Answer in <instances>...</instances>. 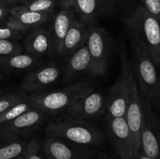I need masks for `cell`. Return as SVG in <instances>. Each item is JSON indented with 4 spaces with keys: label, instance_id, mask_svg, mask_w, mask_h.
<instances>
[{
    "label": "cell",
    "instance_id": "obj_1",
    "mask_svg": "<svg viewBox=\"0 0 160 159\" xmlns=\"http://www.w3.org/2000/svg\"><path fill=\"white\" fill-rule=\"evenodd\" d=\"M134 54L133 71L141 94L150 101L152 107L160 111V80L156 63L145 44L138 36L127 27Z\"/></svg>",
    "mask_w": 160,
    "mask_h": 159
},
{
    "label": "cell",
    "instance_id": "obj_2",
    "mask_svg": "<svg viewBox=\"0 0 160 159\" xmlns=\"http://www.w3.org/2000/svg\"><path fill=\"white\" fill-rule=\"evenodd\" d=\"M47 136L97 149L104 145L105 136L93 123L64 115L48 122L45 127Z\"/></svg>",
    "mask_w": 160,
    "mask_h": 159
},
{
    "label": "cell",
    "instance_id": "obj_3",
    "mask_svg": "<svg viewBox=\"0 0 160 159\" xmlns=\"http://www.w3.org/2000/svg\"><path fill=\"white\" fill-rule=\"evenodd\" d=\"M93 84L88 81L73 83L52 91H38L28 95L27 101L33 108L54 115L66 109L83 97L94 91Z\"/></svg>",
    "mask_w": 160,
    "mask_h": 159
},
{
    "label": "cell",
    "instance_id": "obj_4",
    "mask_svg": "<svg viewBox=\"0 0 160 159\" xmlns=\"http://www.w3.org/2000/svg\"><path fill=\"white\" fill-rule=\"evenodd\" d=\"M120 56L121 68L126 73L129 81L130 94L125 118L132 133L134 154L136 156L141 150V131L143 123V104L142 94L139 90L132 65L128 60L124 48L120 49Z\"/></svg>",
    "mask_w": 160,
    "mask_h": 159
},
{
    "label": "cell",
    "instance_id": "obj_5",
    "mask_svg": "<svg viewBox=\"0 0 160 159\" xmlns=\"http://www.w3.org/2000/svg\"><path fill=\"white\" fill-rule=\"evenodd\" d=\"M127 27L132 30L149 51L156 65L160 66V22L142 5L127 21Z\"/></svg>",
    "mask_w": 160,
    "mask_h": 159
},
{
    "label": "cell",
    "instance_id": "obj_6",
    "mask_svg": "<svg viewBox=\"0 0 160 159\" xmlns=\"http://www.w3.org/2000/svg\"><path fill=\"white\" fill-rule=\"evenodd\" d=\"M143 123L141 131V150L153 159H160V122L152 105L142 95Z\"/></svg>",
    "mask_w": 160,
    "mask_h": 159
},
{
    "label": "cell",
    "instance_id": "obj_7",
    "mask_svg": "<svg viewBox=\"0 0 160 159\" xmlns=\"http://www.w3.org/2000/svg\"><path fill=\"white\" fill-rule=\"evenodd\" d=\"M48 159H95L98 152L95 148L77 144L59 137L45 136L42 142Z\"/></svg>",
    "mask_w": 160,
    "mask_h": 159
},
{
    "label": "cell",
    "instance_id": "obj_8",
    "mask_svg": "<svg viewBox=\"0 0 160 159\" xmlns=\"http://www.w3.org/2000/svg\"><path fill=\"white\" fill-rule=\"evenodd\" d=\"M106 126L109 143L120 159H134L135 154L133 136L125 117L106 116Z\"/></svg>",
    "mask_w": 160,
    "mask_h": 159
},
{
    "label": "cell",
    "instance_id": "obj_9",
    "mask_svg": "<svg viewBox=\"0 0 160 159\" xmlns=\"http://www.w3.org/2000/svg\"><path fill=\"white\" fill-rule=\"evenodd\" d=\"M86 45L92 60L95 76H102L109 63L111 41L107 31L97 25L88 26Z\"/></svg>",
    "mask_w": 160,
    "mask_h": 159
},
{
    "label": "cell",
    "instance_id": "obj_10",
    "mask_svg": "<svg viewBox=\"0 0 160 159\" xmlns=\"http://www.w3.org/2000/svg\"><path fill=\"white\" fill-rule=\"evenodd\" d=\"M130 94L128 76L121 68V73L116 82L108 90L105 97L106 116L111 118L125 117Z\"/></svg>",
    "mask_w": 160,
    "mask_h": 159
},
{
    "label": "cell",
    "instance_id": "obj_11",
    "mask_svg": "<svg viewBox=\"0 0 160 159\" xmlns=\"http://www.w3.org/2000/svg\"><path fill=\"white\" fill-rule=\"evenodd\" d=\"M53 115L35 108H31L10 122L2 124L4 132L17 137H27L37 131Z\"/></svg>",
    "mask_w": 160,
    "mask_h": 159
},
{
    "label": "cell",
    "instance_id": "obj_12",
    "mask_svg": "<svg viewBox=\"0 0 160 159\" xmlns=\"http://www.w3.org/2000/svg\"><path fill=\"white\" fill-rule=\"evenodd\" d=\"M61 73L62 70L60 67L55 62L42 64L38 68L30 71L23 78L20 84V89L23 93L40 91L56 82Z\"/></svg>",
    "mask_w": 160,
    "mask_h": 159
},
{
    "label": "cell",
    "instance_id": "obj_13",
    "mask_svg": "<svg viewBox=\"0 0 160 159\" xmlns=\"http://www.w3.org/2000/svg\"><path fill=\"white\" fill-rule=\"evenodd\" d=\"M106 112L105 97L101 92H92L65 110L66 115L80 120L89 121Z\"/></svg>",
    "mask_w": 160,
    "mask_h": 159
},
{
    "label": "cell",
    "instance_id": "obj_14",
    "mask_svg": "<svg viewBox=\"0 0 160 159\" xmlns=\"http://www.w3.org/2000/svg\"><path fill=\"white\" fill-rule=\"evenodd\" d=\"M62 77L65 82L71 83L75 80L87 75L95 76L92 58L87 45L66 57L62 69Z\"/></svg>",
    "mask_w": 160,
    "mask_h": 159
},
{
    "label": "cell",
    "instance_id": "obj_15",
    "mask_svg": "<svg viewBox=\"0 0 160 159\" xmlns=\"http://www.w3.org/2000/svg\"><path fill=\"white\" fill-rule=\"evenodd\" d=\"M115 8L116 0H75L73 6L80 20L88 26L110 16Z\"/></svg>",
    "mask_w": 160,
    "mask_h": 159
},
{
    "label": "cell",
    "instance_id": "obj_16",
    "mask_svg": "<svg viewBox=\"0 0 160 159\" xmlns=\"http://www.w3.org/2000/svg\"><path fill=\"white\" fill-rule=\"evenodd\" d=\"M24 50L41 58L55 55L49 27L40 26L29 31L24 41Z\"/></svg>",
    "mask_w": 160,
    "mask_h": 159
},
{
    "label": "cell",
    "instance_id": "obj_17",
    "mask_svg": "<svg viewBox=\"0 0 160 159\" xmlns=\"http://www.w3.org/2000/svg\"><path fill=\"white\" fill-rule=\"evenodd\" d=\"M75 12L73 7L61 8L51 20L48 27L52 38L55 55L59 54L62 41L75 20Z\"/></svg>",
    "mask_w": 160,
    "mask_h": 159
},
{
    "label": "cell",
    "instance_id": "obj_18",
    "mask_svg": "<svg viewBox=\"0 0 160 159\" xmlns=\"http://www.w3.org/2000/svg\"><path fill=\"white\" fill-rule=\"evenodd\" d=\"M88 36V25L75 19L66 35L58 55L67 57L85 45Z\"/></svg>",
    "mask_w": 160,
    "mask_h": 159
},
{
    "label": "cell",
    "instance_id": "obj_19",
    "mask_svg": "<svg viewBox=\"0 0 160 159\" xmlns=\"http://www.w3.org/2000/svg\"><path fill=\"white\" fill-rule=\"evenodd\" d=\"M54 15V11L22 12L9 17L6 24L14 29L29 32L31 30L42 26L47 22L51 21Z\"/></svg>",
    "mask_w": 160,
    "mask_h": 159
},
{
    "label": "cell",
    "instance_id": "obj_20",
    "mask_svg": "<svg viewBox=\"0 0 160 159\" xmlns=\"http://www.w3.org/2000/svg\"><path fill=\"white\" fill-rule=\"evenodd\" d=\"M43 63V58L36 56L27 51L9 57L0 58V65L11 71H31Z\"/></svg>",
    "mask_w": 160,
    "mask_h": 159
},
{
    "label": "cell",
    "instance_id": "obj_21",
    "mask_svg": "<svg viewBox=\"0 0 160 159\" xmlns=\"http://www.w3.org/2000/svg\"><path fill=\"white\" fill-rule=\"evenodd\" d=\"M4 132L6 140L0 144V159H17L22 156L29 141L21 139L20 137Z\"/></svg>",
    "mask_w": 160,
    "mask_h": 159
},
{
    "label": "cell",
    "instance_id": "obj_22",
    "mask_svg": "<svg viewBox=\"0 0 160 159\" xmlns=\"http://www.w3.org/2000/svg\"><path fill=\"white\" fill-rule=\"evenodd\" d=\"M57 4L56 0H28L19 6H13L10 14L16 15L27 12H50L54 11Z\"/></svg>",
    "mask_w": 160,
    "mask_h": 159
},
{
    "label": "cell",
    "instance_id": "obj_23",
    "mask_svg": "<svg viewBox=\"0 0 160 159\" xmlns=\"http://www.w3.org/2000/svg\"><path fill=\"white\" fill-rule=\"evenodd\" d=\"M31 108L33 107L27 100L17 103L15 105L12 106L4 112L0 114V125L15 119L20 115L31 109Z\"/></svg>",
    "mask_w": 160,
    "mask_h": 159
},
{
    "label": "cell",
    "instance_id": "obj_24",
    "mask_svg": "<svg viewBox=\"0 0 160 159\" xmlns=\"http://www.w3.org/2000/svg\"><path fill=\"white\" fill-rule=\"evenodd\" d=\"M22 156L24 159H48L42 142L37 140H31L28 142Z\"/></svg>",
    "mask_w": 160,
    "mask_h": 159
},
{
    "label": "cell",
    "instance_id": "obj_25",
    "mask_svg": "<svg viewBox=\"0 0 160 159\" xmlns=\"http://www.w3.org/2000/svg\"><path fill=\"white\" fill-rule=\"evenodd\" d=\"M28 95L23 92H13L0 95V114L4 112L12 106L27 100Z\"/></svg>",
    "mask_w": 160,
    "mask_h": 159
},
{
    "label": "cell",
    "instance_id": "obj_26",
    "mask_svg": "<svg viewBox=\"0 0 160 159\" xmlns=\"http://www.w3.org/2000/svg\"><path fill=\"white\" fill-rule=\"evenodd\" d=\"M23 52L21 45L12 40H0V58L9 57Z\"/></svg>",
    "mask_w": 160,
    "mask_h": 159
},
{
    "label": "cell",
    "instance_id": "obj_27",
    "mask_svg": "<svg viewBox=\"0 0 160 159\" xmlns=\"http://www.w3.org/2000/svg\"><path fill=\"white\" fill-rule=\"evenodd\" d=\"M27 31L14 29L5 23V26H0V40H13L23 37Z\"/></svg>",
    "mask_w": 160,
    "mask_h": 159
},
{
    "label": "cell",
    "instance_id": "obj_28",
    "mask_svg": "<svg viewBox=\"0 0 160 159\" xmlns=\"http://www.w3.org/2000/svg\"><path fill=\"white\" fill-rule=\"evenodd\" d=\"M142 6L160 22V0H141Z\"/></svg>",
    "mask_w": 160,
    "mask_h": 159
},
{
    "label": "cell",
    "instance_id": "obj_29",
    "mask_svg": "<svg viewBox=\"0 0 160 159\" xmlns=\"http://www.w3.org/2000/svg\"><path fill=\"white\" fill-rule=\"evenodd\" d=\"M12 8V7H11V6L0 5V20L5 18L9 13H10Z\"/></svg>",
    "mask_w": 160,
    "mask_h": 159
},
{
    "label": "cell",
    "instance_id": "obj_30",
    "mask_svg": "<svg viewBox=\"0 0 160 159\" xmlns=\"http://www.w3.org/2000/svg\"><path fill=\"white\" fill-rule=\"evenodd\" d=\"M57 2L61 8L73 7L75 0H57Z\"/></svg>",
    "mask_w": 160,
    "mask_h": 159
},
{
    "label": "cell",
    "instance_id": "obj_31",
    "mask_svg": "<svg viewBox=\"0 0 160 159\" xmlns=\"http://www.w3.org/2000/svg\"><path fill=\"white\" fill-rule=\"evenodd\" d=\"M23 1H24V0H0V5L13 7V6H14L15 4L22 2Z\"/></svg>",
    "mask_w": 160,
    "mask_h": 159
},
{
    "label": "cell",
    "instance_id": "obj_32",
    "mask_svg": "<svg viewBox=\"0 0 160 159\" xmlns=\"http://www.w3.org/2000/svg\"><path fill=\"white\" fill-rule=\"evenodd\" d=\"M134 159H153V158L148 157V156H147L146 154H144L142 151H140L138 152V154L135 156V157H134Z\"/></svg>",
    "mask_w": 160,
    "mask_h": 159
},
{
    "label": "cell",
    "instance_id": "obj_33",
    "mask_svg": "<svg viewBox=\"0 0 160 159\" xmlns=\"http://www.w3.org/2000/svg\"><path fill=\"white\" fill-rule=\"evenodd\" d=\"M17 159H24V158H23V156H20V157H17Z\"/></svg>",
    "mask_w": 160,
    "mask_h": 159
},
{
    "label": "cell",
    "instance_id": "obj_34",
    "mask_svg": "<svg viewBox=\"0 0 160 159\" xmlns=\"http://www.w3.org/2000/svg\"><path fill=\"white\" fill-rule=\"evenodd\" d=\"M95 159H104V158H99V157H97V158H95Z\"/></svg>",
    "mask_w": 160,
    "mask_h": 159
},
{
    "label": "cell",
    "instance_id": "obj_35",
    "mask_svg": "<svg viewBox=\"0 0 160 159\" xmlns=\"http://www.w3.org/2000/svg\"><path fill=\"white\" fill-rule=\"evenodd\" d=\"M56 1H57V0H56Z\"/></svg>",
    "mask_w": 160,
    "mask_h": 159
}]
</instances>
